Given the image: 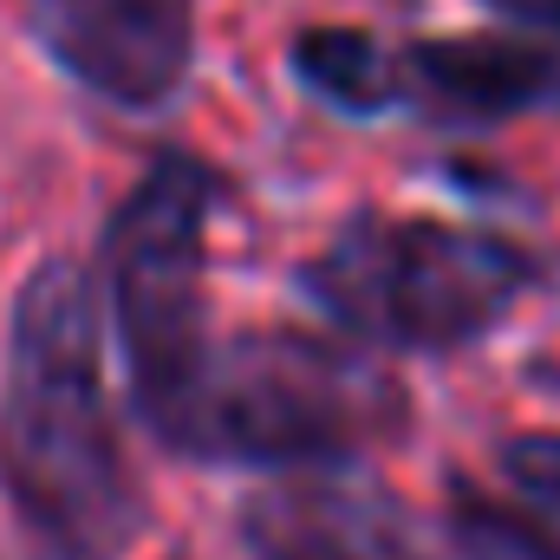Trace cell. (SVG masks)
<instances>
[{"instance_id": "1", "label": "cell", "mask_w": 560, "mask_h": 560, "mask_svg": "<svg viewBox=\"0 0 560 560\" xmlns=\"http://www.w3.org/2000/svg\"><path fill=\"white\" fill-rule=\"evenodd\" d=\"M0 489L52 560H125L143 495L105 392L98 293L72 261H46L13 300L0 378Z\"/></svg>"}, {"instance_id": "2", "label": "cell", "mask_w": 560, "mask_h": 560, "mask_svg": "<svg viewBox=\"0 0 560 560\" xmlns=\"http://www.w3.org/2000/svg\"><path fill=\"white\" fill-rule=\"evenodd\" d=\"M398 423V392L365 359L306 332H235L209 339L183 392L150 418V430L202 463H346Z\"/></svg>"}, {"instance_id": "3", "label": "cell", "mask_w": 560, "mask_h": 560, "mask_svg": "<svg viewBox=\"0 0 560 560\" xmlns=\"http://www.w3.org/2000/svg\"><path fill=\"white\" fill-rule=\"evenodd\" d=\"M306 300L365 346L450 352L482 339L528 287V255L456 222L352 215L313 261Z\"/></svg>"}, {"instance_id": "4", "label": "cell", "mask_w": 560, "mask_h": 560, "mask_svg": "<svg viewBox=\"0 0 560 560\" xmlns=\"http://www.w3.org/2000/svg\"><path fill=\"white\" fill-rule=\"evenodd\" d=\"M209 209H215V176L196 156L170 150L143 170V183L118 202L105 229V287L143 423L183 392V378L209 352V306H202Z\"/></svg>"}, {"instance_id": "5", "label": "cell", "mask_w": 560, "mask_h": 560, "mask_svg": "<svg viewBox=\"0 0 560 560\" xmlns=\"http://www.w3.org/2000/svg\"><path fill=\"white\" fill-rule=\"evenodd\" d=\"M20 13L66 79L125 112L163 105L196 59L189 0H20Z\"/></svg>"}, {"instance_id": "6", "label": "cell", "mask_w": 560, "mask_h": 560, "mask_svg": "<svg viewBox=\"0 0 560 560\" xmlns=\"http://www.w3.org/2000/svg\"><path fill=\"white\" fill-rule=\"evenodd\" d=\"M255 560H405L385 509L339 482H275L242 509Z\"/></svg>"}, {"instance_id": "7", "label": "cell", "mask_w": 560, "mask_h": 560, "mask_svg": "<svg viewBox=\"0 0 560 560\" xmlns=\"http://www.w3.org/2000/svg\"><path fill=\"white\" fill-rule=\"evenodd\" d=\"M411 79L456 118H515V112H528V105H541L555 92L560 66L541 46L469 33V39L411 46Z\"/></svg>"}, {"instance_id": "8", "label": "cell", "mask_w": 560, "mask_h": 560, "mask_svg": "<svg viewBox=\"0 0 560 560\" xmlns=\"http://www.w3.org/2000/svg\"><path fill=\"white\" fill-rule=\"evenodd\" d=\"M293 72H300L326 105H339V112H352V118H372V112H385V105L398 98L392 59H385L365 33H352V26H313V33H300V39H293Z\"/></svg>"}, {"instance_id": "9", "label": "cell", "mask_w": 560, "mask_h": 560, "mask_svg": "<svg viewBox=\"0 0 560 560\" xmlns=\"http://www.w3.org/2000/svg\"><path fill=\"white\" fill-rule=\"evenodd\" d=\"M450 535L469 560H560V528L528 515V509H502L476 489L456 495L450 509Z\"/></svg>"}, {"instance_id": "10", "label": "cell", "mask_w": 560, "mask_h": 560, "mask_svg": "<svg viewBox=\"0 0 560 560\" xmlns=\"http://www.w3.org/2000/svg\"><path fill=\"white\" fill-rule=\"evenodd\" d=\"M502 469L515 489H528L535 502L560 509V430H528L502 450Z\"/></svg>"}, {"instance_id": "11", "label": "cell", "mask_w": 560, "mask_h": 560, "mask_svg": "<svg viewBox=\"0 0 560 560\" xmlns=\"http://www.w3.org/2000/svg\"><path fill=\"white\" fill-rule=\"evenodd\" d=\"M495 13L522 20V26H541V33H560V0H489Z\"/></svg>"}]
</instances>
